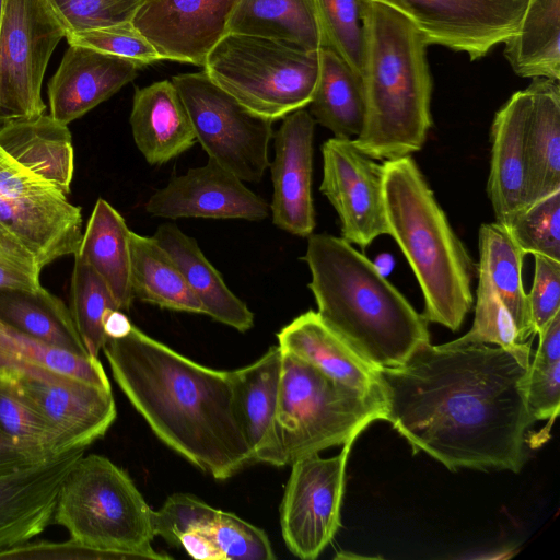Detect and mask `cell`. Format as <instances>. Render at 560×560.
<instances>
[{
	"label": "cell",
	"mask_w": 560,
	"mask_h": 560,
	"mask_svg": "<svg viewBox=\"0 0 560 560\" xmlns=\"http://www.w3.org/2000/svg\"><path fill=\"white\" fill-rule=\"evenodd\" d=\"M315 124L305 108L287 115L273 133L275 158L269 164L273 185L272 222L302 237L313 234L316 225L312 198Z\"/></svg>",
	"instance_id": "18"
},
{
	"label": "cell",
	"mask_w": 560,
	"mask_h": 560,
	"mask_svg": "<svg viewBox=\"0 0 560 560\" xmlns=\"http://www.w3.org/2000/svg\"><path fill=\"white\" fill-rule=\"evenodd\" d=\"M506 229L525 254L560 261V190L520 210Z\"/></svg>",
	"instance_id": "40"
},
{
	"label": "cell",
	"mask_w": 560,
	"mask_h": 560,
	"mask_svg": "<svg viewBox=\"0 0 560 560\" xmlns=\"http://www.w3.org/2000/svg\"><path fill=\"white\" fill-rule=\"evenodd\" d=\"M66 38L69 45H80L126 58L140 68L163 60L132 22L68 33Z\"/></svg>",
	"instance_id": "41"
},
{
	"label": "cell",
	"mask_w": 560,
	"mask_h": 560,
	"mask_svg": "<svg viewBox=\"0 0 560 560\" xmlns=\"http://www.w3.org/2000/svg\"><path fill=\"white\" fill-rule=\"evenodd\" d=\"M0 235L32 254L42 269L58 258L74 256L82 238L81 208L1 147Z\"/></svg>",
	"instance_id": "9"
},
{
	"label": "cell",
	"mask_w": 560,
	"mask_h": 560,
	"mask_svg": "<svg viewBox=\"0 0 560 560\" xmlns=\"http://www.w3.org/2000/svg\"><path fill=\"white\" fill-rule=\"evenodd\" d=\"M389 235L411 267L427 322L456 331L472 306L477 265L450 225L411 155L384 161Z\"/></svg>",
	"instance_id": "5"
},
{
	"label": "cell",
	"mask_w": 560,
	"mask_h": 560,
	"mask_svg": "<svg viewBox=\"0 0 560 560\" xmlns=\"http://www.w3.org/2000/svg\"><path fill=\"white\" fill-rule=\"evenodd\" d=\"M526 254L515 243L505 225L485 223L479 229L478 282L489 285L510 312L517 339L524 343L536 335L527 293L522 283Z\"/></svg>",
	"instance_id": "29"
},
{
	"label": "cell",
	"mask_w": 560,
	"mask_h": 560,
	"mask_svg": "<svg viewBox=\"0 0 560 560\" xmlns=\"http://www.w3.org/2000/svg\"><path fill=\"white\" fill-rule=\"evenodd\" d=\"M131 327L132 324L120 310H110L104 317L103 328L107 338L122 337L131 329Z\"/></svg>",
	"instance_id": "50"
},
{
	"label": "cell",
	"mask_w": 560,
	"mask_h": 560,
	"mask_svg": "<svg viewBox=\"0 0 560 560\" xmlns=\"http://www.w3.org/2000/svg\"><path fill=\"white\" fill-rule=\"evenodd\" d=\"M23 362L112 390L98 358L83 357L23 334L0 320V364Z\"/></svg>",
	"instance_id": "35"
},
{
	"label": "cell",
	"mask_w": 560,
	"mask_h": 560,
	"mask_svg": "<svg viewBox=\"0 0 560 560\" xmlns=\"http://www.w3.org/2000/svg\"><path fill=\"white\" fill-rule=\"evenodd\" d=\"M190 117L196 140L242 182H259L269 166L273 121L246 109L202 71L172 77Z\"/></svg>",
	"instance_id": "10"
},
{
	"label": "cell",
	"mask_w": 560,
	"mask_h": 560,
	"mask_svg": "<svg viewBox=\"0 0 560 560\" xmlns=\"http://www.w3.org/2000/svg\"><path fill=\"white\" fill-rule=\"evenodd\" d=\"M527 90L514 92L495 113L491 126V161L487 191L497 222L508 225L527 206Z\"/></svg>",
	"instance_id": "21"
},
{
	"label": "cell",
	"mask_w": 560,
	"mask_h": 560,
	"mask_svg": "<svg viewBox=\"0 0 560 560\" xmlns=\"http://www.w3.org/2000/svg\"><path fill=\"white\" fill-rule=\"evenodd\" d=\"M129 122L136 147L151 165L167 163L197 141L186 106L172 80L136 89Z\"/></svg>",
	"instance_id": "24"
},
{
	"label": "cell",
	"mask_w": 560,
	"mask_h": 560,
	"mask_svg": "<svg viewBox=\"0 0 560 560\" xmlns=\"http://www.w3.org/2000/svg\"><path fill=\"white\" fill-rule=\"evenodd\" d=\"M323 37L330 48L361 77L363 65L362 0H312Z\"/></svg>",
	"instance_id": "39"
},
{
	"label": "cell",
	"mask_w": 560,
	"mask_h": 560,
	"mask_svg": "<svg viewBox=\"0 0 560 560\" xmlns=\"http://www.w3.org/2000/svg\"><path fill=\"white\" fill-rule=\"evenodd\" d=\"M504 57L522 78L560 80V0H527Z\"/></svg>",
	"instance_id": "30"
},
{
	"label": "cell",
	"mask_w": 560,
	"mask_h": 560,
	"mask_svg": "<svg viewBox=\"0 0 560 560\" xmlns=\"http://www.w3.org/2000/svg\"><path fill=\"white\" fill-rule=\"evenodd\" d=\"M145 211L165 219L206 218L261 221L270 205L243 182L208 159L206 165L190 168L156 190L145 202Z\"/></svg>",
	"instance_id": "17"
},
{
	"label": "cell",
	"mask_w": 560,
	"mask_h": 560,
	"mask_svg": "<svg viewBox=\"0 0 560 560\" xmlns=\"http://www.w3.org/2000/svg\"><path fill=\"white\" fill-rule=\"evenodd\" d=\"M279 347L331 378L383 399L377 370L335 332L315 311H307L277 334Z\"/></svg>",
	"instance_id": "22"
},
{
	"label": "cell",
	"mask_w": 560,
	"mask_h": 560,
	"mask_svg": "<svg viewBox=\"0 0 560 560\" xmlns=\"http://www.w3.org/2000/svg\"><path fill=\"white\" fill-rule=\"evenodd\" d=\"M303 260L320 318L376 369L402 365L430 342L428 322L342 237L311 234Z\"/></svg>",
	"instance_id": "3"
},
{
	"label": "cell",
	"mask_w": 560,
	"mask_h": 560,
	"mask_svg": "<svg viewBox=\"0 0 560 560\" xmlns=\"http://www.w3.org/2000/svg\"><path fill=\"white\" fill-rule=\"evenodd\" d=\"M526 406L532 418L553 420L560 407V360L534 353L525 382Z\"/></svg>",
	"instance_id": "45"
},
{
	"label": "cell",
	"mask_w": 560,
	"mask_h": 560,
	"mask_svg": "<svg viewBox=\"0 0 560 560\" xmlns=\"http://www.w3.org/2000/svg\"><path fill=\"white\" fill-rule=\"evenodd\" d=\"M130 233L121 214L103 198L94 205L74 256L89 264L104 280L118 308L132 302Z\"/></svg>",
	"instance_id": "28"
},
{
	"label": "cell",
	"mask_w": 560,
	"mask_h": 560,
	"mask_svg": "<svg viewBox=\"0 0 560 560\" xmlns=\"http://www.w3.org/2000/svg\"><path fill=\"white\" fill-rule=\"evenodd\" d=\"M0 320L51 346L91 357L80 337L70 308L45 288L0 290Z\"/></svg>",
	"instance_id": "32"
},
{
	"label": "cell",
	"mask_w": 560,
	"mask_h": 560,
	"mask_svg": "<svg viewBox=\"0 0 560 560\" xmlns=\"http://www.w3.org/2000/svg\"><path fill=\"white\" fill-rule=\"evenodd\" d=\"M40 270L32 254L0 243V290H36L42 287Z\"/></svg>",
	"instance_id": "47"
},
{
	"label": "cell",
	"mask_w": 560,
	"mask_h": 560,
	"mask_svg": "<svg viewBox=\"0 0 560 560\" xmlns=\"http://www.w3.org/2000/svg\"><path fill=\"white\" fill-rule=\"evenodd\" d=\"M0 243H3V244H7V245H10V246H12V247H15V246H13V245L9 244L8 242H5L1 235H0ZM15 248H18V247H15ZM19 249H20V248H19ZM21 250H22V249H21ZM26 253H27V252H26Z\"/></svg>",
	"instance_id": "51"
},
{
	"label": "cell",
	"mask_w": 560,
	"mask_h": 560,
	"mask_svg": "<svg viewBox=\"0 0 560 560\" xmlns=\"http://www.w3.org/2000/svg\"><path fill=\"white\" fill-rule=\"evenodd\" d=\"M0 147L18 163L65 195L73 176V147L68 125L49 114L0 125Z\"/></svg>",
	"instance_id": "25"
},
{
	"label": "cell",
	"mask_w": 560,
	"mask_h": 560,
	"mask_svg": "<svg viewBox=\"0 0 560 560\" xmlns=\"http://www.w3.org/2000/svg\"><path fill=\"white\" fill-rule=\"evenodd\" d=\"M0 432L32 457L44 460L61 452L45 419L26 401L13 383L0 374Z\"/></svg>",
	"instance_id": "36"
},
{
	"label": "cell",
	"mask_w": 560,
	"mask_h": 560,
	"mask_svg": "<svg viewBox=\"0 0 560 560\" xmlns=\"http://www.w3.org/2000/svg\"><path fill=\"white\" fill-rule=\"evenodd\" d=\"M319 72L310 105L314 120L337 138L358 136L364 119L361 77L334 50H318Z\"/></svg>",
	"instance_id": "33"
},
{
	"label": "cell",
	"mask_w": 560,
	"mask_h": 560,
	"mask_svg": "<svg viewBox=\"0 0 560 560\" xmlns=\"http://www.w3.org/2000/svg\"><path fill=\"white\" fill-rule=\"evenodd\" d=\"M178 547L185 549L195 559L222 560L209 532H189L179 538Z\"/></svg>",
	"instance_id": "48"
},
{
	"label": "cell",
	"mask_w": 560,
	"mask_h": 560,
	"mask_svg": "<svg viewBox=\"0 0 560 560\" xmlns=\"http://www.w3.org/2000/svg\"><path fill=\"white\" fill-rule=\"evenodd\" d=\"M153 510L129 475L105 456L84 454L65 476L51 523L71 540L114 559H170L151 542Z\"/></svg>",
	"instance_id": "6"
},
{
	"label": "cell",
	"mask_w": 560,
	"mask_h": 560,
	"mask_svg": "<svg viewBox=\"0 0 560 560\" xmlns=\"http://www.w3.org/2000/svg\"><path fill=\"white\" fill-rule=\"evenodd\" d=\"M130 254L133 299L176 312L203 314L183 272L153 237L131 231Z\"/></svg>",
	"instance_id": "34"
},
{
	"label": "cell",
	"mask_w": 560,
	"mask_h": 560,
	"mask_svg": "<svg viewBox=\"0 0 560 560\" xmlns=\"http://www.w3.org/2000/svg\"><path fill=\"white\" fill-rule=\"evenodd\" d=\"M385 418L413 454L452 471L520 472L526 433L528 369L500 347L420 346L398 368L376 369Z\"/></svg>",
	"instance_id": "1"
},
{
	"label": "cell",
	"mask_w": 560,
	"mask_h": 560,
	"mask_svg": "<svg viewBox=\"0 0 560 560\" xmlns=\"http://www.w3.org/2000/svg\"><path fill=\"white\" fill-rule=\"evenodd\" d=\"M102 350L115 382L170 448L218 480L254 463L233 371L196 363L133 325Z\"/></svg>",
	"instance_id": "2"
},
{
	"label": "cell",
	"mask_w": 560,
	"mask_h": 560,
	"mask_svg": "<svg viewBox=\"0 0 560 560\" xmlns=\"http://www.w3.org/2000/svg\"><path fill=\"white\" fill-rule=\"evenodd\" d=\"M322 154L319 190L338 213L342 238L364 249L376 237L389 234L384 164L365 154L351 138L328 139Z\"/></svg>",
	"instance_id": "15"
},
{
	"label": "cell",
	"mask_w": 560,
	"mask_h": 560,
	"mask_svg": "<svg viewBox=\"0 0 560 560\" xmlns=\"http://www.w3.org/2000/svg\"><path fill=\"white\" fill-rule=\"evenodd\" d=\"M2 4H3V0H0V21H1V14H2Z\"/></svg>",
	"instance_id": "52"
},
{
	"label": "cell",
	"mask_w": 560,
	"mask_h": 560,
	"mask_svg": "<svg viewBox=\"0 0 560 560\" xmlns=\"http://www.w3.org/2000/svg\"><path fill=\"white\" fill-rule=\"evenodd\" d=\"M220 512L191 494L174 493L160 510L153 511V532L168 545L178 547L179 538L189 532H210Z\"/></svg>",
	"instance_id": "42"
},
{
	"label": "cell",
	"mask_w": 560,
	"mask_h": 560,
	"mask_svg": "<svg viewBox=\"0 0 560 560\" xmlns=\"http://www.w3.org/2000/svg\"><path fill=\"white\" fill-rule=\"evenodd\" d=\"M535 257V273L527 300L537 335L560 312V261L541 255Z\"/></svg>",
	"instance_id": "46"
},
{
	"label": "cell",
	"mask_w": 560,
	"mask_h": 560,
	"mask_svg": "<svg viewBox=\"0 0 560 560\" xmlns=\"http://www.w3.org/2000/svg\"><path fill=\"white\" fill-rule=\"evenodd\" d=\"M282 350L270 347L252 364L233 371L245 434L254 463L287 466L277 421Z\"/></svg>",
	"instance_id": "23"
},
{
	"label": "cell",
	"mask_w": 560,
	"mask_h": 560,
	"mask_svg": "<svg viewBox=\"0 0 560 560\" xmlns=\"http://www.w3.org/2000/svg\"><path fill=\"white\" fill-rule=\"evenodd\" d=\"M526 90L530 101L526 125L528 206L560 190V84L535 78Z\"/></svg>",
	"instance_id": "27"
},
{
	"label": "cell",
	"mask_w": 560,
	"mask_h": 560,
	"mask_svg": "<svg viewBox=\"0 0 560 560\" xmlns=\"http://www.w3.org/2000/svg\"><path fill=\"white\" fill-rule=\"evenodd\" d=\"M110 310H119L104 280L80 257L74 256L70 312L80 337L93 358H98L107 337L103 322Z\"/></svg>",
	"instance_id": "37"
},
{
	"label": "cell",
	"mask_w": 560,
	"mask_h": 560,
	"mask_svg": "<svg viewBox=\"0 0 560 560\" xmlns=\"http://www.w3.org/2000/svg\"><path fill=\"white\" fill-rule=\"evenodd\" d=\"M84 451L73 448L0 476V551L24 545L46 529L60 485Z\"/></svg>",
	"instance_id": "19"
},
{
	"label": "cell",
	"mask_w": 560,
	"mask_h": 560,
	"mask_svg": "<svg viewBox=\"0 0 560 560\" xmlns=\"http://www.w3.org/2000/svg\"><path fill=\"white\" fill-rule=\"evenodd\" d=\"M67 34L132 22L142 0H50Z\"/></svg>",
	"instance_id": "44"
},
{
	"label": "cell",
	"mask_w": 560,
	"mask_h": 560,
	"mask_svg": "<svg viewBox=\"0 0 560 560\" xmlns=\"http://www.w3.org/2000/svg\"><path fill=\"white\" fill-rule=\"evenodd\" d=\"M176 262L203 307V314L241 332L254 325V314L225 284L195 238L176 224H161L152 236Z\"/></svg>",
	"instance_id": "26"
},
{
	"label": "cell",
	"mask_w": 560,
	"mask_h": 560,
	"mask_svg": "<svg viewBox=\"0 0 560 560\" xmlns=\"http://www.w3.org/2000/svg\"><path fill=\"white\" fill-rule=\"evenodd\" d=\"M222 560H273L267 534L237 515L221 511L209 532Z\"/></svg>",
	"instance_id": "43"
},
{
	"label": "cell",
	"mask_w": 560,
	"mask_h": 560,
	"mask_svg": "<svg viewBox=\"0 0 560 560\" xmlns=\"http://www.w3.org/2000/svg\"><path fill=\"white\" fill-rule=\"evenodd\" d=\"M38 462L42 460L20 450L0 432V476L14 472Z\"/></svg>",
	"instance_id": "49"
},
{
	"label": "cell",
	"mask_w": 560,
	"mask_h": 560,
	"mask_svg": "<svg viewBox=\"0 0 560 560\" xmlns=\"http://www.w3.org/2000/svg\"><path fill=\"white\" fill-rule=\"evenodd\" d=\"M364 119L354 143L374 160L422 149L432 127V77L422 34L395 9L362 0Z\"/></svg>",
	"instance_id": "4"
},
{
	"label": "cell",
	"mask_w": 560,
	"mask_h": 560,
	"mask_svg": "<svg viewBox=\"0 0 560 560\" xmlns=\"http://www.w3.org/2000/svg\"><path fill=\"white\" fill-rule=\"evenodd\" d=\"M67 32L50 0H3L0 125L44 114V74L52 51Z\"/></svg>",
	"instance_id": "11"
},
{
	"label": "cell",
	"mask_w": 560,
	"mask_h": 560,
	"mask_svg": "<svg viewBox=\"0 0 560 560\" xmlns=\"http://www.w3.org/2000/svg\"><path fill=\"white\" fill-rule=\"evenodd\" d=\"M0 374L13 383L50 425L61 452L86 448L116 419L112 390L23 362L1 363Z\"/></svg>",
	"instance_id": "12"
},
{
	"label": "cell",
	"mask_w": 560,
	"mask_h": 560,
	"mask_svg": "<svg viewBox=\"0 0 560 560\" xmlns=\"http://www.w3.org/2000/svg\"><path fill=\"white\" fill-rule=\"evenodd\" d=\"M240 0H142L132 24L163 60L203 66Z\"/></svg>",
	"instance_id": "16"
},
{
	"label": "cell",
	"mask_w": 560,
	"mask_h": 560,
	"mask_svg": "<svg viewBox=\"0 0 560 560\" xmlns=\"http://www.w3.org/2000/svg\"><path fill=\"white\" fill-rule=\"evenodd\" d=\"M384 418L382 398L353 389L282 350L277 421L287 465L354 442Z\"/></svg>",
	"instance_id": "7"
},
{
	"label": "cell",
	"mask_w": 560,
	"mask_h": 560,
	"mask_svg": "<svg viewBox=\"0 0 560 560\" xmlns=\"http://www.w3.org/2000/svg\"><path fill=\"white\" fill-rule=\"evenodd\" d=\"M353 442L330 458L318 453L294 460L280 505L281 533L298 558L316 559L341 526L345 471Z\"/></svg>",
	"instance_id": "13"
},
{
	"label": "cell",
	"mask_w": 560,
	"mask_h": 560,
	"mask_svg": "<svg viewBox=\"0 0 560 560\" xmlns=\"http://www.w3.org/2000/svg\"><path fill=\"white\" fill-rule=\"evenodd\" d=\"M228 33L275 39L308 51L323 47L312 0H240Z\"/></svg>",
	"instance_id": "31"
},
{
	"label": "cell",
	"mask_w": 560,
	"mask_h": 560,
	"mask_svg": "<svg viewBox=\"0 0 560 560\" xmlns=\"http://www.w3.org/2000/svg\"><path fill=\"white\" fill-rule=\"evenodd\" d=\"M405 15L428 45L485 57L517 30L527 0H371Z\"/></svg>",
	"instance_id": "14"
},
{
	"label": "cell",
	"mask_w": 560,
	"mask_h": 560,
	"mask_svg": "<svg viewBox=\"0 0 560 560\" xmlns=\"http://www.w3.org/2000/svg\"><path fill=\"white\" fill-rule=\"evenodd\" d=\"M475 318L464 336L444 343L459 347L476 343H493L509 352L522 366L530 364L532 340L520 342L510 312L497 293L487 284L478 282Z\"/></svg>",
	"instance_id": "38"
},
{
	"label": "cell",
	"mask_w": 560,
	"mask_h": 560,
	"mask_svg": "<svg viewBox=\"0 0 560 560\" xmlns=\"http://www.w3.org/2000/svg\"><path fill=\"white\" fill-rule=\"evenodd\" d=\"M202 68L246 109L276 121L311 103L319 55L275 39L228 33Z\"/></svg>",
	"instance_id": "8"
},
{
	"label": "cell",
	"mask_w": 560,
	"mask_h": 560,
	"mask_svg": "<svg viewBox=\"0 0 560 560\" xmlns=\"http://www.w3.org/2000/svg\"><path fill=\"white\" fill-rule=\"evenodd\" d=\"M133 61L80 45H69L48 82L49 115L68 125L131 82Z\"/></svg>",
	"instance_id": "20"
}]
</instances>
